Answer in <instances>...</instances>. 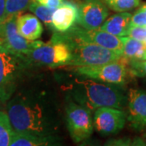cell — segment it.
Wrapping results in <instances>:
<instances>
[{"label": "cell", "instance_id": "1", "mask_svg": "<svg viewBox=\"0 0 146 146\" xmlns=\"http://www.w3.org/2000/svg\"><path fill=\"white\" fill-rule=\"evenodd\" d=\"M7 115L16 131L54 136L59 127L55 103L40 93L20 94L7 103Z\"/></svg>", "mask_w": 146, "mask_h": 146}, {"label": "cell", "instance_id": "2", "mask_svg": "<svg viewBox=\"0 0 146 146\" xmlns=\"http://www.w3.org/2000/svg\"><path fill=\"white\" fill-rule=\"evenodd\" d=\"M71 94L75 102L90 112L102 106L123 110L127 103V98L119 88L85 77L75 80Z\"/></svg>", "mask_w": 146, "mask_h": 146}, {"label": "cell", "instance_id": "3", "mask_svg": "<svg viewBox=\"0 0 146 146\" xmlns=\"http://www.w3.org/2000/svg\"><path fill=\"white\" fill-rule=\"evenodd\" d=\"M59 34L68 42L72 49V58L67 66L75 68L98 66L119 61L123 58L115 51L97 44L80 41L64 33Z\"/></svg>", "mask_w": 146, "mask_h": 146}, {"label": "cell", "instance_id": "4", "mask_svg": "<svg viewBox=\"0 0 146 146\" xmlns=\"http://www.w3.org/2000/svg\"><path fill=\"white\" fill-rule=\"evenodd\" d=\"M30 64L26 58L19 56L0 46V102H7L16 92L23 75Z\"/></svg>", "mask_w": 146, "mask_h": 146}, {"label": "cell", "instance_id": "5", "mask_svg": "<svg viewBox=\"0 0 146 146\" xmlns=\"http://www.w3.org/2000/svg\"><path fill=\"white\" fill-rule=\"evenodd\" d=\"M30 65L56 68L68 65L72 58V49L58 33H54L50 42L43 43L27 55Z\"/></svg>", "mask_w": 146, "mask_h": 146}, {"label": "cell", "instance_id": "6", "mask_svg": "<svg viewBox=\"0 0 146 146\" xmlns=\"http://www.w3.org/2000/svg\"><path fill=\"white\" fill-rule=\"evenodd\" d=\"M128 63L129 60L123 57L119 61L106 63L103 65L76 67L74 71L85 78L111 84L123 85L127 83L128 76H131Z\"/></svg>", "mask_w": 146, "mask_h": 146}, {"label": "cell", "instance_id": "7", "mask_svg": "<svg viewBox=\"0 0 146 146\" xmlns=\"http://www.w3.org/2000/svg\"><path fill=\"white\" fill-rule=\"evenodd\" d=\"M18 16H7L0 23V46L19 56L26 58L33 50L44 42L39 40L29 41L21 36L16 26Z\"/></svg>", "mask_w": 146, "mask_h": 146}, {"label": "cell", "instance_id": "8", "mask_svg": "<svg viewBox=\"0 0 146 146\" xmlns=\"http://www.w3.org/2000/svg\"><path fill=\"white\" fill-rule=\"evenodd\" d=\"M66 123L73 142L80 143L88 139L94 131V121L89 110L69 102L66 106Z\"/></svg>", "mask_w": 146, "mask_h": 146}, {"label": "cell", "instance_id": "9", "mask_svg": "<svg viewBox=\"0 0 146 146\" xmlns=\"http://www.w3.org/2000/svg\"><path fill=\"white\" fill-rule=\"evenodd\" d=\"M126 120L127 114L122 109L102 106L94 110V127L103 136L119 132L124 127Z\"/></svg>", "mask_w": 146, "mask_h": 146}, {"label": "cell", "instance_id": "10", "mask_svg": "<svg viewBox=\"0 0 146 146\" xmlns=\"http://www.w3.org/2000/svg\"><path fill=\"white\" fill-rule=\"evenodd\" d=\"M64 33L83 42L97 44L123 56V43L120 36L113 35L100 29L89 30L82 27L74 26Z\"/></svg>", "mask_w": 146, "mask_h": 146}, {"label": "cell", "instance_id": "11", "mask_svg": "<svg viewBox=\"0 0 146 146\" xmlns=\"http://www.w3.org/2000/svg\"><path fill=\"white\" fill-rule=\"evenodd\" d=\"M109 10L102 0H83L78 7L77 22L85 29H97L107 19Z\"/></svg>", "mask_w": 146, "mask_h": 146}, {"label": "cell", "instance_id": "12", "mask_svg": "<svg viewBox=\"0 0 146 146\" xmlns=\"http://www.w3.org/2000/svg\"><path fill=\"white\" fill-rule=\"evenodd\" d=\"M127 119L136 131H143L146 125V92L131 89L127 94Z\"/></svg>", "mask_w": 146, "mask_h": 146}, {"label": "cell", "instance_id": "13", "mask_svg": "<svg viewBox=\"0 0 146 146\" xmlns=\"http://www.w3.org/2000/svg\"><path fill=\"white\" fill-rule=\"evenodd\" d=\"M77 19L78 7L72 3L65 0L63 5L54 11L50 29L54 33H66L74 27Z\"/></svg>", "mask_w": 146, "mask_h": 146}, {"label": "cell", "instance_id": "14", "mask_svg": "<svg viewBox=\"0 0 146 146\" xmlns=\"http://www.w3.org/2000/svg\"><path fill=\"white\" fill-rule=\"evenodd\" d=\"M16 26L21 36L29 41L38 40L43 32L41 21L30 13L21 14L17 16Z\"/></svg>", "mask_w": 146, "mask_h": 146}, {"label": "cell", "instance_id": "15", "mask_svg": "<svg viewBox=\"0 0 146 146\" xmlns=\"http://www.w3.org/2000/svg\"><path fill=\"white\" fill-rule=\"evenodd\" d=\"M56 138L54 136H42L25 131H14L10 146L54 145Z\"/></svg>", "mask_w": 146, "mask_h": 146}, {"label": "cell", "instance_id": "16", "mask_svg": "<svg viewBox=\"0 0 146 146\" xmlns=\"http://www.w3.org/2000/svg\"><path fill=\"white\" fill-rule=\"evenodd\" d=\"M131 18V14L127 11L118 12L107 18L99 29L117 36H125L130 25Z\"/></svg>", "mask_w": 146, "mask_h": 146}, {"label": "cell", "instance_id": "17", "mask_svg": "<svg viewBox=\"0 0 146 146\" xmlns=\"http://www.w3.org/2000/svg\"><path fill=\"white\" fill-rule=\"evenodd\" d=\"M123 43V57L128 60H145L146 46L144 42L130 36H120Z\"/></svg>", "mask_w": 146, "mask_h": 146}, {"label": "cell", "instance_id": "18", "mask_svg": "<svg viewBox=\"0 0 146 146\" xmlns=\"http://www.w3.org/2000/svg\"><path fill=\"white\" fill-rule=\"evenodd\" d=\"M7 112L0 110V146H9L14 134Z\"/></svg>", "mask_w": 146, "mask_h": 146}, {"label": "cell", "instance_id": "19", "mask_svg": "<svg viewBox=\"0 0 146 146\" xmlns=\"http://www.w3.org/2000/svg\"><path fill=\"white\" fill-rule=\"evenodd\" d=\"M28 9H29L32 13H33V15H35L40 21H42L48 28H50L53 14L55 11L54 9L49 8L34 0H32Z\"/></svg>", "mask_w": 146, "mask_h": 146}, {"label": "cell", "instance_id": "20", "mask_svg": "<svg viewBox=\"0 0 146 146\" xmlns=\"http://www.w3.org/2000/svg\"><path fill=\"white\" fill-rule=\"evenodd\" d=\"M110 8L116 12H124L139 7L141 0H103Z\"/></svg>", "mask_w": 146, "mask_h": 146}, {"label": "cell", "instance_id": "21", "mask_svg": "<svg viewBox=\"0 0 146 146\" xmlns=\"http://www.w3.org/2000/svg\"><path fill=\"white\" fill-rule=\"evenodd\" d=\"M32 0H5L6 17L21 15L29 8Z\"/></svg>", "mask_w": 146, "mask_h": 146}, {"label": "cell", "instance_id": "22", "mask_svg": "<svg viewBox=\"0 0 146 146\" xmlns=\"http://www.w3.org/2000/svg\"><path fill=\"white\" fill-rule=\"evenodd\" d=\"M128 69L131 77L145 78L146 60H129Z\"/></svg>", "mask_w": 146, "mask_h": 146}, {"label": "cell", "instance_id": "23", "mask_svg": "<svg viewBox=\"0 0 146 146\" xmlns=\"http://www.w3.org/2000/svg\"><path fill=\"white\" fill-rule=\"evenodd\" d=\"M125 36H130L138 41L144 42L146 38V29L144 26H133L129 25L126 32Z\"/></svg>", "mask_w": 146, "mask_h": 146}, {"label": "cell", "instance_id": "24", "mask_svg": "<svg viewBox=\"0 0 146 146\" xmlns=\"http://www.w3.org/2000/svg\"><path fill=\"white\" fill-rule=\"evenodd\" d=\"M130 25L133 26H145L146 25V13L144 11L138 9L134 15H131L130 21Z\"/></svg>", "mask_w": 146, "mask_h": 146}, {"label": "cell", "instance_id": "25", "mask_svg": "<svg viewBox=\"0 0 146 146\" xmlns=\"http://www.w3.org/2000/svg\"><path fill=\"white\" fill-rule=\"evenodd\" d=\"M40 4L46 6L51 9H57L58 7L63 5L65 0H34Z\"/></svg>", "mask_w": 146, "mask_h": 146}, {"label": "cell", "instance_id": "26", "mask_svg": "<svg viewBox=\"0 0 146 146\" xmlns=\"http://www.w3.org/2000/svg\"><path fill=\"white\" fill-rule=\"evenodd\" d=\"M106 145H132V141L130 138H120V139H111L106 141Z\"/></svg>", "mask_w": 146, "mask_h": 146}, {"label": "cell", "instance_id": "27", "mask_svg": "<svg viewBox=\"0 0 146 146\" xmlns=\"http://www.w3.org/2000/svg\"><path fill=\"white\" fill-rule=\"evenodd\" d=\"M6 18L5 0H0V23Z\"/></svg>", "mask_w": 146, "mask_h": 146}, {"label": "cell", "instance_id": "28", "mask_svg": "<svg viewBox=\"0 0 146 146\" xmlns=\"http://www.w3.org/2000/svg\"><path fill=\"white\" fill-rule=\"evenodd\" d=\"M143 131H145V132H144L143 136H141V137H142V139H143V141H144L145 145H146V125H145V128H144V130Z\"/></svg>", "mask_w": 146, "mask_h": 146}, {"label": "cell", "instance_id": "29", "mask_svg": "<svg viewBox=\"0 0 146 146\" xmlns=\"http://www.w3.org/2000/svg\"><path fill=\"white\" fill-rule=\"evenodd\" d=\"M139 9H141V10L144 11H145V12L146 13V3H143V4H142V5L140 7V8H139Z\"/></svg>", "mask_w": 146, "mask_h": 146}, {"label": "cell", "instance_id": "30", "mask_svg": "<svg viewBox=\"0 0 146 146\" xmlns=\"http://www.w3.org/2000/svg\"><path fill=\"white\" fill-rule=\"evenodd\" d=\"M144 27H145V29H146V25H145V26H144Z\"/></svg>", "mask_w": 146, "mask_h": 146}]
</instances>
